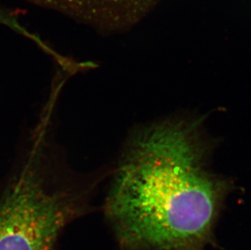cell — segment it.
I'll return each mask as SVG.
<instances>
[{
	"label": "cell",
	"instance_id": "obj_3",
	"mask_svg": "<svg viewBox=\"0 0 251 250\" xmlns=\"http://www.w3.org/2000/svg\"><path fill=\"white\" fill-rule=\"evenodd\" d=\"M65 15L102 32L122 30L135 24L158 0H25Z\"/></svg>",
	"mask_w": 251,
	"mask_h": 250
},
{
	"label": "cell",
	"instance_id": "obj_1",
	"mask_svg": "<svg viewBox=\"0 0 251 250\" xmlns=\"http://www.w3.org/2000/svg\"><path fill=\"white\" fill-rule=\"evenodd\" d=\"M193 121L136 132L116 169L105 212L127 250H199L211 239L228 184L206 168Z\"/></svg>",
	"mask_w": 251,
	"mask_h": 250
},
{
	"label": "cell",
	"instance_id": "obj_4",
	"mask_svg": "<svg viewBox=\"0 0 251 250\" xmlns=\"http://www.w3.org/2000/svg\"><path fill=\"white\" fill-rule=\"evenodd\" d=\"M0 25L7 26L15 32H18L22 28V24L19 21L9 12L0 8Z\"/></svg>",
	"mask_w": 251,
	"mask_h": 250
},
{
	"label": "cell",
	"instance_id": "obj_2",
	"mask_svg": "<svg viewBox=\"0 0 251 250\" xmlns=\"http://www.w3.org/2000/svg\"><path fill=\"white\" fill-rule=\"evenodd\" d=\"M48 100L0 189V250H51L64 226L87 210L102 173L69 166Z\"/></svg>",
	"mask_w": 251,
	"mask_h": 250
}]
</instances>
